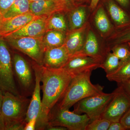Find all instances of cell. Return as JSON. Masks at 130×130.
<instances>
[{"mask_svg": "<svg viewBox=\"0 0 130 130\" xmlns=\"http://www.w3.org/2000/svg\"><path fill=\"white\" fill-rule=\"evenodd\" d=\"M72 78L63 68L51 69L41 66L43 97L41 115L36 129L46 128L50 113L62 99Z\"/></svg>", "mask_w": 130, "mask_h": 130, "instance_id": "6da1fadb", "label": "cell"}, {"mask_svg": "<svg viewBox=\"0 0 130 130\" xmlns=\"http://www.w3.org/2000/svg\"><path fill=\"white\" fill-rule=\"evenodd\" d=\"M91 72H86L73 77L57 107L61 109H69L80 100L103 92V86L91 83Z\"/></svg>", "mask_w": 130, "mask_h": 130, "instance_id": "7a4b0ae2", "label": "cell"}, {"mask_svg": "<svg viewBox=\"0 0 130 130\" xmlns=\"http://www.w3.org/2000/svg\"><path fill=\"white\" fill-rule=\"evenodd\" d=\"M1 114L9 130L13 125L25 123L26 116L30 101L25 96L16 95L9 92L3 93Z\"/></svg>", "mask_w": 130, "mask_h": 130, "instance_id": "3957f363", "label": "cell"}, {"mask_svg": "<svg viewBox=\"0 0 130 130\" xmlns=\"http://www.w3.org/2000/svg\"><path fill=\"white\" fill-rule=\"evenodd\" d=\"M50 113L46 126H63L70 130H86L90 122L86 114H79L69 109H61L57 106Z\"/></svg>", "mask_w": 130, "mask_h": 130, "instance_id": "277c9868", "label": "cell"}, {"mask_svg": "<svg viewBox=\"0 0 130 130\" xmlns=\"http://www.w3.org/2000/svg\"><path fill=\"white\" fill-rule=\"evenodd\" d=\"M7 43L0 37V89L20 95L14 79L12 58Z\"/></svg>", "mask_w": 130, "mask_h": 130, "instance_id": "5b68a950", "label": "cell"}, {"mask_svg": "<svg viewBox=\"0 0 130 130\" xmlns=\"http://www.w3.org/2000/svg\"><path fill=\"white\" fill-rule=\"evenodd\" d=\"M102 92L80 100L74 105L73 111L79 114H86L90 122L101 118L115 94Z\"/></svg>", "mask_w": 130, "mask_h": 130, "instance_id": "8992f818", "label": "cell"}, {"mask_svg": "<svg viewBox=\"0 0 130 130\" xmlns=\"http://www.w3.org/2000/svg\"><path fill=\"white\" fill-rule=\"evenodd\" d=\"M42 37L3 38L10 46L25 54L38 65L43 66L45 48Z\"/></svg>", "mask_w": 130, "mask_h": 130, "instance_id": "52a82bcc", "label": "cell"}, {"mask_svg": "<svg viewBox=\"0 0 130 130\" xmlns=\"http://www.w3.org/2000/svg\"><path fill=\"white\" fill-rule=\"evenodd\" d=\"M115 94L101 118L111 122L120 121L130 108V98L121 86L114 90Z\"/></svg>", "mask_w": 130, "mask_h": 130, "instance_id": "ba28073f", "label": "cell"}, {"mask_svg": "<svg viewBox=\"0 0 130 130\" xmlns=\"http://www.w3.org/2000/svg\"><path fill=\"white\" fill-rule=\"evenodd\" d=\"M103 59L100 58L76 54L70 56L62 68L73 77L81 73L91 71L100 68Z\"/></svg>", "mask_w": 130, "mask_h": 130, "instance_id": "9c48e42d", "label": "cell"}, {"mask_svg": "<svg viewBox=\"0 0 130 130\" xmlns=\"http://www.w3.org/2000/svg\"><path fill=\"white\" fill-rule=\"evenodd\" d=\"M72 9L61 0H41L30 4V11L37 16L48 17L56 13L65 14Z\"/></svg>", "mask_w": 130, "mask_h": 130, "instance_id": "30bf717a", "label": "cell"}, {"mask_svg": "<svg viewBox=\"0 0 130 130\" xmlns=\"http://www.w3.org/2000/svg\"><path fill=\"white\" fill-rule=\"evenodd\" d=\"M14 74L21 87L25 90L32 88L33 85V73L30 67L20 55L14 54L12 57Z\"/></svg>", "mask_w": 130, "mask_h": 130, "instance_id": "8fae6325", "label": "cell"}, {"mask_svg": "<svg viewBox=\"0 0 130 130\" xmlns=\"http://www.w3.org/2000/svg\"><path fill=\"white\" fill-rule=\"evenodd\" d=\"M41 66L37 64L34 66L35 75V84L32 97L28 107L25 121V123L34 119L40 118L42 109V100H41Z\"/></svg>", "mask_w": 130, "mask_h": 130, "instance_id": "7c38bea8", "label": "cell"}, {"mask_svg": "<svg viewBox=\"0 0 130 130\" xmlns=\"http://www.w3.org/2000/svg\"><path fill=\"white\" fill-rule=\"evenodd\" d=\"M47 18L46 16H40L30 21L22 28L3 38L42 37L47 31L46 20Z\"/></svg>", "mask_w": 130, "mask_h": 130, "instance_id": "4fadbf2b", "label": "cell"}, {"mask_svg": "<svg viewBox=\"0 0 130 130\" xmlns=\"http://www.w3.org/2000/svg\"><path fill=\"white\" fill-rule=\"evenodd\" d=\"M88 24L81 28L68 30L66 32L64 45L70 56L79 53L83 48Z\"/></svg>", "mask_w": 130, "mask_h": 130, "instance_id": "5bb4252c", "label": "cell"}, {"mask_svg": "<svg viewBox=\"0 0 130 130\" xmlns=\"http://www.w3.org/2000/svg\"><path fill=\"white\" fill-rule=\"evenodd\" d=\"M40 17L35 16L29 11L11 18L5 19L3 17L0 24V37H4L18 30Z\"/></svg>", "mask_w": 130, "mask_h": 130, "instance_id": "9a60e30c", "label": "cell"}, {"mask_svg": "<svg viewBox=\"0 0 130 130\" xmlns=\"http://www.w3.org/2000/svg\"><path fill=\"white\" fill-rule=\"evenodd\" d=\"M70 57L66 48L61 46L48 49L44 52L43 66L51 69L62 68Z\"/></svg>", "mask_w": 130, "mask_h": 130, "instance_id": "2e32d148", "label": "cell"}, {"mask_svg": "<svg viewBox=\"0 0 130 130\" xmlns=\"http://www.w3.org/2000/svg\"><path fill=\"white\" fill-rule=\"evenodd\" d=\"M108 53L102 46H100L93 31L90 29L87 30L83 48L78 54L103 59Z\"/></svg>", "mask_w": 130, "mask_h": 130, "instance_id": "e0dca14e", "label": "cell"}, {"mask_svg": "<svg viewBox=\"0 0 130 130\" xmlns=\"http://www.w3.org/2000/svg\"><path fill=\"white\" fill-rule=\"evenodd\" d=\"M128 42H130V21L123 25L115 27L103 46L109 52L114 46Z\"/></svg>", "mask_w": 130, "mask_h": 130, "instance_id": "ac0fdd59", "label": "cell"}, {"mask_svg": "<svg viewBox=\"0 0 130 130\" xmlns=\"http://www.w3.org/2000/svg\"><path fill=\"white\" fill-rule=\"evenodd\" d=\"M107 7L115 26H120L130 21V14L126 10L110 0L107 4Z\"/></svg>", "mask_w": 130, "mask_h": 130, "instance_id": "d6986e66", "label": "cell"}, {"mask_svg": "<svg viewBox=\"0 0 130 130\" xmlns=\"http://www.w3.org/2000/svg\"><path fill=\"white\" fill-rule=\"evenodd\" d=\"M66 31L49 30L45 32L42 37V41L45 50L61 46L64 44Z\"/></svg>", "mask_w": 130, "mask_h": 130, "instance_id": "ffe728a7", "label": "cell"}, {"mask_svg": "<svg viewBox=\"0 0 130 130\" xmlns=\"http://www.w3.org/2000/svg\"><path fill=\"white\" fill-rule=\"evenodd\" d=\"M109 81L118 84L130 79V56L124 61H121L120 66L115 71L106 76Z\"/></svg>", "mask_w": 130, "mask_h": 130, "instance_id": "44dd1931", "label": "cell"}, {"mask_svg": "<svg viewBox=\"0 0 130 130\" xmlns=\"http://www.w3.org/2000/svg\"><path fill=\"white\" fill-rule=\"evenodd\" d=\"M69 13V30L78 29L85 24L86 12L85 7L83 6L76 7Z\"/></svg>", "mask_w": 130, "mask_h": 130, "instance_id": "7402d4cb", "label": "cell"}, {"mask_svg": "<svg viewBox=\"0 0 130 130\" xmlns=\"http://www.w3.org/2000/svg\"><path fill=\"white\" fill-rule=\"evenodd\" d=\"M64 13H56L48 16L47 19V31L56 30L67 31L68 29Z\"/></svg>", "mask_w": 130, "mask_h": 130, "instance_id": "603a6c76", "label": "cell"}, {"mask_svg": "<svg viewBox=\"0 0 130 130\" xmlns=\"http://www.w3.org/2000/svg\"><path fill=\"white\" fill-rule=\"evenodd\" d=\"M30 2L29 0H15L14 3L3 15L5 19H9L30 11Z\"/></svg>", "mask_w": 130, "mask_h": 130, "instance_id": "cb8c5ba5", "label": "cell"}, {"mask_svg": "<svg viewBox=\"0 0 130 130\" xmlns=\"http://www.w3.org/2000/svg\"><path fill=\"white\" fill-rule=\"evenodd\" d=\"M121 61L112 52H109L102 60L100 68L103 69L106 75L111 74L118 68Z\"/></svg>", "mask_w": 130, "mask_h": 130, "instance_id": "d4e9b609", "label": "cell"}, {"mask_svg": "<svg viewBox=\"0 0 130 130\" xmlns=\"http://www.w3.org/2000/svg\"><path fill=\"white\" fill-rule=\"evenodd\" d=\"M94 20L96 28L102 33H107L111 29V25L102 7H101L98 9Z\"/></svg>", "mask_w": 130, "mask_h": 130, "instance_id": "484cf974", "label": "cell"}, {"mask_svg": "<svg viewBox=\"0 0 130 130\" xmlns=\"http://www.w3.org/2000/svg\"><path fill=\"white\" fill-rule=\"evenodd\" d=\"M112 51L121 61H124L130 56V42L116 45L111 49Z\"/></svg>", "mask_w": 130, "mask_h": 130, "instance_id": "4316f807", "label": "cell"}, {"mask_svg": "<svg viewBox=\"0 0 130 130\" xmlns=\"http://www.w3.org/2000/svg\"><path fill=\"white\" fill-rule=\"evenodd\" d=\"M111 123L107 119L100 118L90 122L86 130H108Z\"/></svg>", "mask_w": 130, "mask_h": 130, "instance_id": "83f0119b", "label": "cell"}, {"mask_svg": "<svg viewBox=\"0 0 130 130\" xmlns=\"http://www.w3.org/2000/svg\"><path fill=\"white\" fill-rule=\"evenodd\" d=\"M15 0H0V12L3 16L8 11Z\"/></svg>", "mask_w": 130, "mask_h": 130, "instance_id": "f1b7e54d", "label": "cell"}, {"mask_svg": "<svg viewBox=\"0 0 130 130\" xmlns=\"http://www.w3.org/2000/svg\"><path fill=\"white\" fill-rule=\"evenodd\" d=\"M120 122L125 130L130 129V108L122 117Z\"/></svg>", "mask_w": 130, "mask_h": 130, "instance_id": "f546056e", "label": "cell"}, {"mask_svg": "<svg viewBox=\"0 0 130 130\" xmlns=\"http://www.w3.org/2000/svg\"><path fill=\"white\" fill-rule=\"evenodd\" d=\"M37 119H32L25 123L24 130H35L36 127Z\"/></svg>", "mask_w": 130, "mask_h": 130, "instance_id": "4dcf8cb0", "label": "cell"}, {"mask_svg": "<svg viewBox=\"0 0 130 130\" xmlns=\"http://www.w3.org/2000/svg\"><path fill=\"white\" fill-rule=\"evenodd\" d=\"M108 130H125L120 121L111 122Z\"/></svg>", "mask_w": 130, "mask_h": 130, "instance_id": "1f68e13d", "label": "cell"}, {"mask_svg": "<svg viewBox=\"0 0 130 130\" xmlns=\"http://www.w3.org/2000/svg\"><path fill=\"white\" fill-rule=\"evenodd\" d=\"M118 84L122 87L130 98V79L123 83H118Z\"/></svg>", "mask_w": 130, "mask_h": 130, "instance_id": "d6a6232c", "label": "cell"}, {"mask_svg": "<svg viewBox=\"0 0 130 130\" xmlns=\"http://www.w3.org/2000/svg\"><path fill=\"white\" fill-rule=\"evenodd\" d=\"M120 6L124 9H128L130 7V0H115Z\"/></svg>", "mask_w": 130, "mask_h": 130, "instance_id": "836d02e7", "label": "cell"}, {"mask_svg": "<svg viewBox=\"0 0 130 130\" xmlns=\"http://www.w3.org/2000/svg\"><path fill=\"white\" fill-rule=\"evenodd\" d=\"M46 129L49 130H68L67 128L63 126H56L47 125Z\"/></svg>", "mask_w": 130, "mask_h": 130, "instance_id": "e575fe53", "label": "cell"}, {"mask_svg": "<svg viewBox=\"0 0 130 130\" xmlns=\"http://www.w3.org/2000/svg\"><path fill=\"white\" fill-rule=\"evenodd\" d=\"M72 9L76 7L74 0H61Z\"/></svg>", "mask_w": 130, "mask_h": 130, "instance_id": "d590c367", "label": "cell"}, {"mask_svg": "<svg viewBox=\"0 0 130 130\" xmlns=\"http://www.w3.org/2000/svg\"><path fill=\"white\" fill-rule=\"evenodd\" d=\"M99 1L100 0H91L90 7L92 11H93L94 9H95L97 7Z\"/></svg>", "mask_w": 130, "mask_h": 130, "instance_id": "8d00e7d4", "label": "cell"}, {"mask_svg": "<svg viewBox=\"0 0 130 130\" xmlns=\"http://www.w3.org/2000/svg\"><path fill=\"white\" fill-rule=\"evenodd\" d=\"M0 130H6V126L1 115L0 114Z\"/></svg>", "mask_w": 130, "mask_h": 130, "instance_id": "74e56055", "label": "cell"}, {"mask_svg": "<svg viewBox=\"0 0 130 130\" xmlns=\"http://www.w3.org/2000/svg\"><path fill=\"white\" fill-rule=\"evenodd\" d=\"M3 93L2 91L0 89V114L1 111L2 106L3 98Z\"/></svg>", "mask_w": 130, "mask_h": 130, "instance_id": "f35d334b", "label": "cell"}, {"mask_svg": "<svg viewBox=\"0 0 130 130\" xmlns=\"http://www.w3.org/2000/svg\"><path fill=\"white\" fill-rule=\"evenodd\" d=\"M3 19V16L2 14L0 12V24H1L2 21Z\"/></svg>", "mask_w": 130, "mask_h": 130, "instance_id": "ab89813d", "label": "cell"}, {"mask_svg": "<svg viewBox=\"0 0 130 130\" xmlns=\"http://www.w3.org/2000/svg\"><path fill=\"white\" fill-rule=\"evenodd\" d=\"M30 2H35L38 1H41V0H29Z\"/></svg>", "mask_w": 130, "mask_h": 130, "instance_id": "60d3db41", "label": "cell"}, {"mask_svg": "<svg viewBox=\"0 0 130 130\" xmlns=\"http://www.w3.org/2000/svg\"></svg>", "mask_w": 130, "mask_h": 130, "instance_id": "b9f144b4", "label": "cell"}]
</instances>
